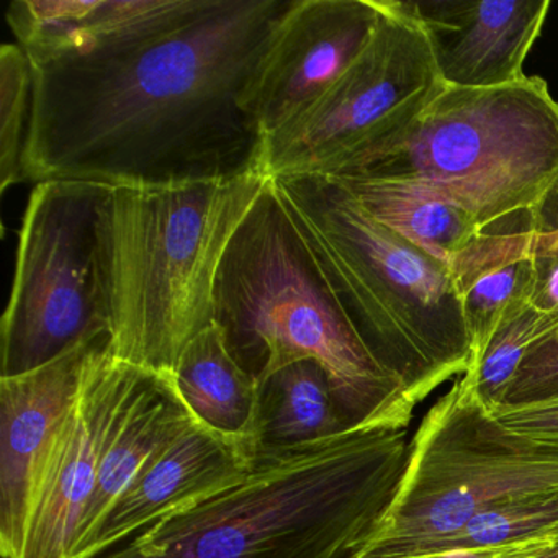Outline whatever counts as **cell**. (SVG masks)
Segmentation results:
<instances>
[{
    "label": "cell",
    "mask_w": 558,
    "mask_h": 558,
    "mask_svg": "<svg viewBox=\"0 0 558 558\" xmlns=\"http://www.w3.org/2000/svg\"><path fill=\"white\" fill-rule=\"evenodd\" d=\"M558 328V316L532 305L514 310L466 368L465 380L483 408L495 413L505 403L522 362L531 349Z\"/></svg>",
    "instance_id": "obj_22"
},
{
    "label": "cell",
    "mask_w": 558,
    "mask_h": 558,
    "mask_svg": "<svg viewBox=\"0 0 558 558\" xmlns=\"http://www.w3.org/2000/svg\"><path fill=\"white\" fill-rule=\"evenodd\" d=\"M378 21V0H293L244 97L264 138L308 109L345 73Z\"/></svg>",
    "instance_id": "obj_11"
},
{
    "label": "cell",
    "mask_w": 558,
    "mask_h": 558,
    "mask_svg": "<svg viewBox=\"0 0 558 558\" xmlns=\"http://www.w3.org/2000/svg\"><path fill=\"white\" fill-rule=\"evenodd\" d=\"M34 74L24 48H0V194L27 181L25 153L32 119Z\"/></svg>",
    "instance_id": "obj_23"
},
{
    "label": "cell",
    "mask_w": 558,
    "mask_h": 558,
    "mask_svg": "<svg viewBox=\"0 0 558 558\" xmlns=\"http://www.w3.org/2000/svg\"><path fill=\"white\" fill-rule=\"evenodd\" d=\"M493 416L509 430L558 442V390L532 403L499 408Z\"/></svg>",
    "instance_id": "obj_26"
},
{
    "label": "cell",
    "mask_w": 558,
    "mask_h": 558,
    "mask_svg": "<svg viewBox=\"0 0 558 558\" xmlns=\"http://www.w3.org/2000/svg\"><path fill=\"white\" fill-rule=\"evenodd\" d=\"M253 469L246 450L192 424L122 493L71 558H99L138 531L241 482Z\"/></svg>",
    "instance_id": "obj_14"
},
{
    "label": "cell",
    "mask_w": 558,
    "mask_h": 558,
    "mask_svg": "<svg viewBox=\"0 0 558 558\" xmlns=\"http://www.w3.org/2000/svg\"><path fill=\"white\" fill-rule=\"evenodd\" d=\"M531 305L558 316V179L531 208Z\"/></svg>",
    "instance_id": "obj_24"
},
{
    "label": "cell",
    "mask_w": 558,
    "mask_h": 558,
    "mask_svg": "<svg viewBox=\"0 0 558 558\" xmlns=\"http://www.w3.org/2000/svg\"><path fill=\"white\" fill-rule=\"evenodd\" d=\"M532 558H558V538L550 547L544 548V550L538 551V554L534 555Z\"/></svg>",
    "instance_id": "obj_27"
},
{
    "label": "cell",
    "mask_w": 558,
    "mask_h": 558,
    "mask_svg": "<svg viewBox=\"0 0 558 558\" xmlns=\"http://www.w3.org/2000/svg\"><path fill=\"white\" fill-rule=\"evenodd\" d=\"M548 489L558 442L502 426L462 375L421 421L393 501L351 558L424 557L483 509Z\"/></svg>",
    "instance_id": "obj_7"
},
{
    "label": "cell",
    "mask_w": 558,
    "mask_h": 558,
    "mask_svg": "<svg viewBox=\"0 0 558 558\" xmlns=\"http://www.w3.org/2000/svg\"><path fill=\"white\" fill-rule=\"evenodd\" d=\"M380 21L357 60L286 125L264 138L267 178L322 174L416 117L442 87L429 38L404 0H378Z\"/></svg>",
    "instance_id": "obj_9"
},
{
    "label": "cell",
    "mask_w": 558,
    "mask_h": 558,
    "mask_svg": "<svg viewBox=\"0 0 558 558\" xmlns=\"http://www.w3.org/2000/svg\"><path fill=\"white\" fill-rule=\"evenodd\" d=\"M230 181L112 187L102 208L110 352L172 377L192 339L215 323V286L238 228L269 184Z\"/></svg>",
    "instance_id": "obj_5"
},
{
    "label": "cell",
    "mask_w": 558,
    "mask_h": 558,
    "mask_svg": "<svg viewBox=\"0 0 558 558\" xmlns=\"http://www.w3.org/2000/svg\"><path fill=\"white\" fill-rule=\"evenodd\" d=\"M558 538V489L525 493L483 509L429 555L449 550H518ZM427 557V555H424Z\"/></svg>",
    "instance_id": "obj_21"
},
{
    "label": "cell",
    "mask_w": 558,
    "mask_h": 558,
    "mask_svg": "<svg viewBox=\"0 0 558 558\" xmlns=\"http://www.w3.org/2000/svg\"><path fill=\"white\" fill-rule=\"evenodd\" d=\"M148 372L112 355L110 338L90 355L76 403L38 480L21 558H71L107 447Z\"/></svg>",
    "instance_id": "obj_10"
},
{
    "label": "cell",
    "mask_w": 558,
    "mask_h": 558,
    "mask_svg": "<svg viewBox=\"0 0 558 558\" xmlns=\"http://www.w3.org/2000/svg\"><path fill=\"white\" fill-rule=\"evenodd\" d=\"M215 323L257 384L287 365L315 361L355 429L410 426L416 407L352 328L272 179L221 260Z\"/></svg>",
    "instance_id": "obj_4"
},
{
    "label": "cell",
    "mask_w": 558,
    "mask_h": 558,
    "mask_svg": "<svg viewBox=\"0 0 558 558\" xmlns=\"http://www.w3.org/2000/svg\"><path fill=\"white\" fill-rule=\"evenodd\" d=\"M110 335L89 339L50 364L0 378V555L21 558L38 480L73 410L87 362Z\"/></svg>",
    "instance_id": "obj_12"
},
{
    "label": "cell",
    "mask_w": 558,
    "mask_h": 558,
    "mask_svg": "<svg viewBox=\"0 0 558 558\" xmlns=\"http://www.w3.org/2000/svg\"><path fill=\"white\" fill-rule=\"evenodd\" d=\"M385 227L449 266L482 227L457 202L426 185L335 178Z\"/></svg>",
    "instance_id": "obj_20"
},
{
    "label": "cell",
    "mask_w": 558,
    "mask_h": 558,
    "mask_svg": "<svg viewBox=\"0 0 558 558\" xmlns=\"http://www.w3.org/2000/svg\"><path fill=\"white\" fill-rule=\"evenodd\" d=\"M109 185H35L22 218L11 299L0 323V378L50 364L110 335L102 244Z\"/></svg>",
    "instance_id": "obj_8"
},
{
    "label": "cell",
    "mask_w": 558,
    "mask_h": 558,
    "mask_svg": "<svg viewBox=\"0 0 558 558\" xmlns=\"http://www.w3.org/2000/svg\"><path fill=\"white\" fill-rule=\"evenodd\" d=\"M557 390L558 328L531 349L508 388L502 407L532 403Z\"/></svg>",
    "instance_id": "obj_25"
},
{
    "label": "cell",
    "mask_w": 558,
    "mask_h": 558,
    "mask_svg": "<svg viewBox=\"0 0 558 558\" xmlns=\"http://www.w3.org/2000/svg\"><path fill=\"white\" fill-rule=\"evenodd\" d=\"M449 269L472 338V364L505 319L531 305V208L483 227Z\"/></svg>",
    "instance_id": "obj_16"
},
{
    "label": "cell",
    "mask_w": 558,
    "mask_h": 558,
    "mask_svg": "<svg viewBox=\"0 0 558 558\" xmlns=\"http://www.w3.org/2000/svg\"><path fill=\"white\" fill-rule=\"evenodd\" d=\"M408 429H357L254 460L241 482L99 558H351L397 495Z\"/></svg>",
    "instance_id": "obj_2"
},
{
    "label": "cell",
    "mask_w": 558,
    "mask_h": 558,
    "mask_svg": "<svg viewBox=\"0 0 558 558\" xmlns=\"http://www.w3.org/2000/svg\"><path fill=\"white\" fill-rule=\"evenodd\" d=\"M208 0H14L5 21L31 63L81 57L182 24Z\"/></svg>",
    "instance_id": "obj_15"
},
{
    "label": "cell",
    "mask_w": 558,
    "mask_h": 558,
    "mask_svg": "<svg viewBox=\"0 0 558 558\" xmlns=\"http://www.w3.org/2000/svg\"><path fill=\"white\" fill-rule=\"evenodd\" d=\"M293 0H208L182 24L31 63L27 181L169 187L263 171L244 107Z\"/></svg>",
    "instance_id": "obj_1"
},
{
    "label": "cell",
    "mask_w": 558,
    "mask_h": 558,
    "mask_svg": "<svg viewBox=\"0 0 558 558\" xmlns=\"http://www.w3.org/2000/svg\"><path fill=\"white\" fill-rule=\"evenodd\" d=\"M272 185L352 328L414 407L465 374L472 338L447 264L375 220L338 179Z\"/></svg>",
    "instance_id": "obj_3"
},
{
    "label": "cell",
    "mask_w": 558,
    "mask_h": 558,
    "mask_svg": "<svg viewBox=\"0 0 558 558\" xmlns=\"http://www.w3.org/2000/svg\"><path fill=\"white\" fill-rule=\"evenodd\" d=\"M423 25L444 86L493 89L525 77L550 0H404Z\"/></svg>",
    "instance_id": "obj_13"
},
{
    "label": "cell",
    "mask_w": 558,
    "mask_h": 558,
    "mask_svg": "<svg viewBox=\"0 0 558 558\" xmlns=\"http://www.w3.org/2000/svg\"><path fill=\"white\" fill-rule=\"evenodd\" d=\"M172 381L195 423L243 447L251 457L259 384L228 351L217 323L189 342Z\"/></svg>",
    "instance_id": "obj_19"
},
{
    "label": "cell",
    "mask_w": 558,
    "mask_h": 558,
    "mask_svg": "<svg viewBox=\"0 0 558 558\" xmlns=\"http://www.w3.org/2000/svg\"><path fill=\"white\" fill-rule=\"evenodd\" d=\"M426 185L480 227L534 207L558 179V102L541 77L444 86L413 119L322 172Z\"/></svg>",
    "instance_id": "obj_6"
},
{
    "label": "cell",
    "mask_w": 558,
    "mask_h": 558,
    "mask_svg": "<svg viewBox=\"0 0 558 558\" xmlns=\"http://www.w3.org/2000/svg\"><path fill=\"white\" fill-rule=\"evenodd\" d=\"M192 424L195 420L182 403L172 377L148 372L138 397L107 447L77 544L97 527L146 465Z\"/></svg>",
    "instance_id": "obj_18"
},
{
    "label": "cell",
    "mask_w": 558,
    "mask_h": 558,
    "mask_svg": "<svg viewBox=\"0 0 558 558\" xmlns=\"http://www.w3.org/2000/svg\"><path fill=\"white\" fill-rule=\"evenodd\" d=\"M351 430L357 429L328 372L315 361L295 362L259 381L251 459L305 449Z\"/></svg>",
    "instance_id": "obj_17"
}]
</instances>
